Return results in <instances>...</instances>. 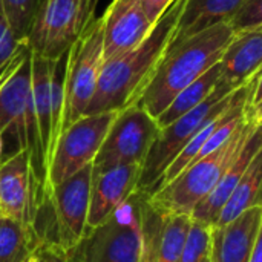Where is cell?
<instances>
[{"instance_id":"6da1fadb","label":"cell","mask_w":262,"mask_h":262,"mask_svg":"<svg viewBox=\"0 0 262 262\" xmlns=\"http://www.w3.org/2000/svg\"><path fill=\"white\" fill-rule=\"evenodd\" d=\"M187 0H175L134 49L103 61L94 98L86 115L120 112L137 103L163 55L175 40Z\"/></svg>"},{"instance_id":"7a4b0ae2","label":"cell","mask_w":262,"mask_h":262,"mask_svg":"<svg viewBox=\"0 0 262 262\" xmlns=\"http://www.w3.org/2000/svg\"><path fill=\"white\" fill-rule=\"evenodd\" d=\"M233 37L230 25L220 23L172 43L135 104L157 120L184 88L220 63Z\"/></svg>"},{"instance_id":"3957f363","label":"cell","mask_w":262,"mask_h":262,"mask_svg":"<svg viewBox=\"0 0 262 262\" xmlns=\"http://www.w3.org/2000/svg\"><path fill=\"white\" fill-rule=\"evenodd\" d=\"M256 126L255 121L246 118L221 147L193 161L169 184L146 196L149 204L164 218L173 215L192 216L193 209L215 189Z\"/></svg>"},{"instance_id":"277c9868","label":"cell","mask_w":262,"mask_h":262,"mask_svg":"<svg viewBox=\"0 0 262 262\" xmlns=\"http://www.w3.org/2000/svg\"><path fill=\"white\" fill-rule=\"evenodd\" d=\"M235 94L236 91H232L227 84L220 81L204 103L184 114L169 126L161 127L141 166L137 192L150 196L172 161L207 123L227 111L235 98Z\"/></svg>"},{"instance_id":"5b68a950","label":"cell","mask_w":262,"mask_h":262,"mask_svg":"<svg viewBox=\"0 0 262 262\" xmlns=\"http://www.w3.org/2000/svg\"><path fill=\"white\" fill-rule=\"evenodd\" d=\"M103 66V18L92 17L66 57L61 132L86 115ZM61 135V134H60Z\"/></svg>"},{"instance_id":"8992f818","label":"cell","mask_w":262,"mask_h":262,"mask_svg":"<svg viewBox=\"0 0 262 262\" xmlns=\"http://www.w3.org/2000/svg\"><path fill=\"white\" fill-rule=\"evenodd\" d=\"M97 0H45L28 43L34 57L57 61L95 15Z\"/></svg>"},{"instance_id":"52a82bcc","label":"cell","mask_w":262,"mask_h":262,"mask_svg":"<svg viewBox=\"0 0 262 262\" xmlns=\"http://www.w3.org/2000/svg\"><path fill=\"white\" fill-rule=\"evenodd\" d=\"M141 193L135 192L81 244V262H138L141 255Z\"/></svg>"},{"instance_id":"ba28073f","label":"cell","mask_w":262,"mask_h":262,"mask_svg":"<svg viewBox=\"0 0 262 262\" xmlns=\"http://www.w3.org/2000/svg\"><path fill=\"white\" fill-rule=\"evenodd\" d=\"M118 112L84 115L58 137L46 175V192L92 164Z\"/></svg>"},{"instance_id":"9c48e42d","label":"cell","mask_w":262,"mask_h":262,"mask_svg":"<svg viewBox=\"0 0 262 262\" xmlns=\"http://www.w3.org/2000/svg\"><path fill=\"white\" fill-rule=\"evenodd\" d=\"M161 127L144 109L132 104L120 111L92 163L94 172L118 166H143Z\"/></svg>"},{"instance_id":"30bf717a","label":"cell","mask_w":262,"mask_h":262,"mask_svg":"<svg viewBox=\"0 0 262 262\" xmlns=\"http://www.w3.org/2000/svg\"><path fill=\"white\" fill-rule=\"evenodd\" d=\"M91 181L92 164L46 192L45 201L51 204L55 227L52 243L68 253L80 250L88 236Z\"/></svg>"},{"instance_id":"8fae6325","label":"cell","mask_w":262,"mask_h":262,"mask_svg":"<svg viewBox=\"0 0 262 262\" xmlns=\"http://www.w3.org/2000/svg\"><path fill=\"white\" fill-rule=\"evenodd\" d=\"M46 192L37 178L28 150L0 163V215L34 227Z\"/></svg>"},{"instance_id":"7c38bea8","label":"cell","mask_w":262,"mask_h":262,"mask_svg":"<svg viewBox=\"0 0 262 262\" xmlns=\"http://www.w3.org/2000/svg\"><path fill=\"white\" fill-rule=\"evenodd\" d=\"M101 18L103 61L138 46L155 25L144 12L141 0H112Z\"/></svg>"},{"instance_id":"4fadbf2b","label":"cell","mask_w":262,"mask_h":262,"mask_svg":"<svg viewBox=\"0 0 262 262\" xmlns=\"http://www.w3.org/2000/svg\"><path fill=\"white\" fill-rule=\"evenodd\" d=\"M32 52L0 84V137L14 144V154L26 150L25 120L31 97Z\"/></svg>"},{"instance_id":"5bb4252c","label":"cell","mask_w":262,"mask_h":262,"mask_svg":"<svg viewBox=\"0 0 262 262\" xmlns=\"http://www.w3.org/2000/svg\"><path fill=\"white\" fill-rule=\"evenodd\" d=\"M141 166L127 164L103 172H94L88 213V233L101 226L138 187Z\"/></svg>"},{"instance_id":"9a60e30c","label":"cell","mask_w":262,"mask_h":262,"mask_svg":"<svg viewBox=\"0 0 262 262\" xmlns=\"http://www.w3.org/2000/svg\"><path fill=\"white\" fill-rule=\"evenodd\" d=\"M262 207H252L223 227H212L210 262H249L259 230Z\"/></svg>"},{"instance_id":"2e32d148","label":"cell","mask_w":262,"mask_h":262,"mask_svg":"<svg viewBox=\"0 0 262 262\" xmlns=\"http://www.w3.org/2000/svg\"><path fill=\"white\" fill-rule=\"evenodd\" d=\"M262 149V126H256L255 130L250 134V137L246 140L241 152L235 158V161L230 164V167L224 172L215 189L193 209L192 220L215 226L218 221V216L232 196L233 190L239 184L246 169L249 167L253 157Z\"/></svg>"},{"instance_id":"e0dca14e","label":"cell","mask_w":262,"mask_h":262,"mask_svg":"<svg viewBox=\"0 0 262 262\" xmlns=\"http://www.w3.org/2000/svg\"><path fill=\"white\" fill-rule=\"evenodd\" d=\"M221 78L232 91L244 88L262 69V29L235 34L220 60Z\"/></svg>"},{"instance_id":"ac0fdd59","label":"cell","mask_w":262,"mask_h":262,"mask_svg":"<svg viewBox=\"0 0 262 262\" xmlns=\"http://www.w3.org/2000/svg\"><path fill=\"white\" fill-rule=\"evenodd\" d=\"M55 61L43 60L32 55L31 71V104L35 117L41 149L46 163V175L51 158L52 141V109H51V77Z\"/></svg>"},{"instance_id":"d6986e66","label":"cell","mask_w":262,"mask_h":262,"mask_svg":"<svg viewBox=\"0 0 262 262\" xmlns=\"http://www.w3.org/2000/svg\"><path fill=\"white\" fill-rule=\"evenodd\" d=\"M246 0H187L177 28L175 41L220 23H229Z\"/></svg>"},{"instance_id":"ffe728a7","label":"cell","mask_w":262,"mask_h":262,"mask_svg":"<svg viewBox=\"0 0 262 262\" xmlns=\"http://www.w3.org/2000/svg\"><path fill=\"white\" fill-rule=\"evenodd\" d=\"M252 207H262V149L250 161L215 226L223 227Z\"/></svg>"},{"instance_id":"44dd1931","label":"cell","mask_w":262,"mask_h":262,"mask_svg":"<svg viewBox=\"0 0 262 262\" xmlns=\"http://www.w3.org/2000/svg\"><path fill=\"white\" fill-rule=\"evenodd\" d=\"M221 78V66L220 63L210 68L206 74H203L200 78H196L193 83H190L187 88H184L173 101L167 106V109L157 118V123L160 127H166L184 114L190 112L192 109L198 107L201 103H204L212 92L215 91L216 84Z\"/></svg>"},{"instance_id":"7402d4cb","label":"cell","mask_w":262,"mask_h":262,"mask_svg":"<svg viewBox=\"0 0 262 262\" xmlns=\"http://www.w3.org/2000/svg\"><path fill=\"white\" fill-rule=\"evenodd\" d=\"M40 243L34 227L0 215V262H23Z\"/></svg>"},{"instance_id":"603a6c76","label":"cell","mask_w":262,"mask_h":262,"mask_svg":"<svg viewBox=\"0 0 262 262\" xmlns=\"http://www.w3.org/2000/svg\"><path fill=\"white\" fill-rule=\"evenodd\" d=\"M190 226H192L190 215H173L164 218L161 239H160L158 262L180 261Z\"/></svg>"},{"instance_id":"cb8c5ba5","label":"cell","mask_w":262,"mask_h":262,"mask_svg":"<svg viewBox=\"0 0 262 262\" xmlns=\"http://www.w3.org/2000/svg\"><path fill=\"white\" fill-rule=\"evenodd\" d=\"M28 54H31L29 43L15 37L0 6V84Z\"/></svg>"},{"instance_id":"d4e9b609","label":"cell","mask_w":262,"mask_h":262,"mask_svg":"<svg viewBox=\"0 0 262 262\" xmlns=\"http://www.w3.org/2000/svg\"><path fill=\"white\" fill-rule=\"evenodd\" d=\"M45 0H0L2 11L17 38L28 41Z\"/></svg>"},{"instance_id":"484cf974","label":"cell","mask_w":262,"mask_h":262,"mask_svg":"<svg viewBox=\"0 0 262 262\" xmlns=\"http://www.w3.org/2000/svg\"><path fill=\"white\" fill-rule=\"evenodd\" d=\"M163 224H164V216H161L149 204L146 195H143L141 196V255L138 262H158Z\"/></svg>"},{"instance_id":"4316f807","label":"cell","mask_w":262,"mask_h":262,"mask_svg":"<svg viewBox=\"0 0 262 262\" xmlns=\"http://www.w3.org/2000/svg\"><path fill=\"white\" fill-rule=\"evenodd\" d=\"M210 224L192 220V226L178 262H203L210 253Z\"/></svg>"},{"instance_id":"83f0119b","label":"cell","mask_w":262,"mask_h":262,"mask_svg":"<svg viewBox=\"0 0 262 262\" xmlns=\"http://www.w3.org/2000/svg\"><path fill=\"white\" fill-rule=\"evenodd\" d=\"M229 25L235 34L262 29V0H246Z\"/></svg>"},{"instance_id":"f1b7e54d","label":"cell","mask_w":262,"mask_h":262,"mask_svg":"<svg viewBox=\"0 0 262 262\" xmlns=\"http://www.w3.org/2000/svg\"><path fill=\"white\" fill-rule=\"evenodd\" d=\"M247 97L244 114L246 118L262 126V69L246 84Z\"/></svg>"},{"instance_id":"f546056e","label":"cell","mask_w":262,"mask_h":262,"mask_svg":"<svg viewBox=\"0 0 262 262\" xmlns=\"http://www.w3.org/2000/svg\"><path fill=\"white\" fill-rule=\"evenodd\" d=\"M37 256L38 262H81L80 250L68 253L52 241H41L37 247Z\"/></svg>"},{"instance_id":"4dcf8cb0","label":"cell","mask_w":262,"mask_h":262,"mask_svg":"<svg viewBox=\"0 0 262 262\" xmlns=\"http://www.w3.org/2000/svg\"><path fill=\"white\" fill-rule=\"evenodd\" d=\"M173 2L175 0H141V5L144 8V12L149 17V20L152 23H155Z\"/></svg>"},{"instance_id":"1f68e13d","label":"cell","mask_w":262,"mask_h":262,"mask_svg":"<svg viewBox=\"0 0 262 262\" xmlns=\"http://www.w3.org/2000/svg\"><path fill=\"white\" fill-rule=\"evenodd\" d=\"M249 262H262V220L261 226H259V230H258V235H256V239H255V244H253V249H252V255H250Z\"/></svg>"},{"instance_id":"d6a6232c","label":"cell","mask_w":262,"mask_h":262,"mask_svg":"<svg viewBox=\"0 0 262 262\" xmlns=\"http://www.w3.org/2000/svg\"><path fill=\"white\" fill-rule=\"evenodd\" d=\"M23 262H38V256H37V250L34 252V253H31L26 259Z\"/></svg>"},{"instance_id":"836d02e7","label":"cell","mask_w":262,"mask_h":262,"mask_svg":"<svg viewBox=\"0 0 262 262\" xmlns=\"http://www.w3.org/2000/svg\"><path fill=\"white\" fill-rule=\"evenodd\" d=\"M2 152H3V140L0 137V158H2Z\"/></svg>"},{"instance_id":"e575fe53","label":"cell","mask_w":262,"mask_h":262,"mask_svg":"<svg viewBox=\"0 0 262 262\" xmlns=\"http://www.w3.org/2000/svg\"><path fill=\"white\" fill-rule=\"evenodd\" d=\"M203 262H210V261H209V256H207V258H206V259H204Z\"/></svg>"}]
</instances>
